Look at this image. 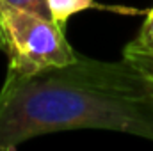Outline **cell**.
Masks as SVG:
<instances>
[{
	"mask_svg": "<svg viewBox=\"0 0 153 151\" xmlns=\"http://www.w3.org/2000/svg\"><path fill=\"white\" fill-rule=\"evenodd\" d=\"M123 53H141V55L153 57V7L150 9L137 38L125 46Z\"/></svg>",
	"mask_w": 153,
	"mask_h": 151,
	"instance_id": "277c9868",
	"label": "cell"
},
{
	"mask_svg": "<svg viewBox=\"0 0 153 151\" xmlns=\"http://www.w3.org/2000/svg\"><path fill=\"white\" fill-rule=\"evenodd\" d=\"M14 7H20V9H25V11H30V13H36L39 16H45V18H50L52 20V14H50V7H48V0H4Z\"/></svg>",
	"mask_w": 153,
	"mask_h": 151,
	"instance_id": "5b68a950",
	"label": "cell"
},
{
	"mask_svg": "<svg viewBox=\"0 0 153 151\" xmlns=\"http://www.w3.org/2000/svg\"><path fill=\"white\" fill-rule=\"evenodd\" d=\"M111 130L153 141V82L130 61L78 55L36 75H14L0 89V151L62 130Z\"/></svg>",
	"mask_w": 153,
	"mask_h": 151,
	"instance_id": "6da1fadb",
	"label": "cell"
},
{
	"mask_svg": "<svg viewBox=\"0 0 153 151\" xmlns=\"http://www.w3.org/2000/svg\"><path fill=\"white\" fill-rule=\"evenodd\" d=\"M0 48L14 75H36L73 62L78 53L53 20L0 0Z\"/></svg>",
	"mask_w": 153,
	"mask_h": 151,
	"instance_id": "7a4b0ae2",
	"label": "cell"
},
{
	"mask_svg": "<svg viewBox=\"0 0 153 151\" xmlns=\"http://www.w3.org/2000/svg\"><path fill=\"white\" fill-rule=\"evenodd\" d=\"M48 7H50V14L52 20L64 29L66 21L78 13L89 11V9H98V11H119V13H139V11H130L125 7H111V5H103L98 4L96 0H48Z\"/></svg>",
	"mask_w": 153,
	"mask_h": 151,
	"instance_id": "3957f363",
	"label": "cell"
},
{
	"mask_svg": "<svg viewBox=\"0 0 153 151\" xmlns=\"http://www.w3.org/2000/svg\"><path fill=\"white\" fill-rule=\"evenodd\" d=\"M123 59L130 61L134 66H137L144 75L153 82V57L152 55H141V53H123Z\"/></svg>",
	"mask_w": 153,
	"mask_h": 151,
	"instance_id": "8992f818",
	"label": "cell"
}]
</instances>
